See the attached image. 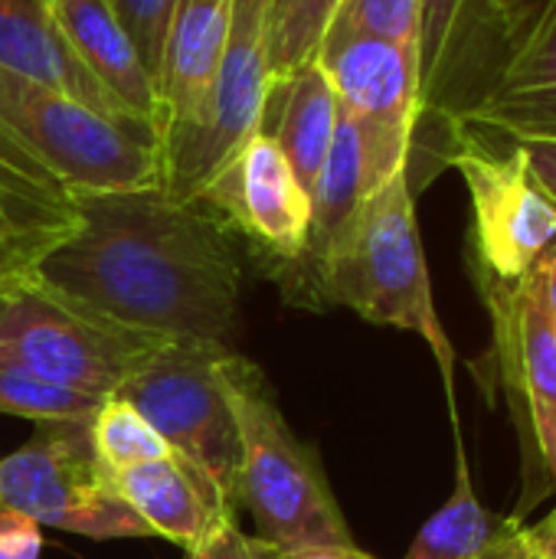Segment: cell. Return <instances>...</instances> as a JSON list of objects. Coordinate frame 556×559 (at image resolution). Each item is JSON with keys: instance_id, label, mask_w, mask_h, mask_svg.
<instances>
[{"instance_id": "d4e9b609", "label": "cell", "mask_w": 556, "mask_h": 559, "mask_svg": "<svg viewBox=\"0 0 556 559\" xmlns=\"http://www.w3.org/2000/svg\"><path fill=\"white\" fill-rule=\"evenodd\" d=\"M331 29L383 36L416 52L419 0H341Z\"/></svg>"}, {"instance_id": "3957f363", "label": "cell", "mask_w": 556, "mask_h": 559, "mask_svg": "<svg viewBox=\"0 0 556 559\" xmlns=\"http://www.w3.org/2000/svg\"><path fill=\"white\" fill-rule=\"evenodd\" d=\"M223 386L239 426V508L256 521V537L282 547H354L351 527L331 495L315 445L295 436L265 373L229 350Z\"/></svg>"}, {"instance_id": "9c48e42d", "label": "cell", "mask_w": 556, "mask_h": 559, "mask_svg": "<svg viewBox=\"0 0 556 559\" xmlns=\"http://www.w3.org/2000/svg\"><path fill=\"white\" fill-rule=\"evenodd\" d=\"M472 197L469 262L475 278L521 282L556 242V203L511 141L456 134L446 154Z\"/></svg>"}, {"instance_id": "8fae6325", "label": "cell", "mask_w": 556, "mask_h": 559, "mask_svg": "<svg viewBox=\"0 0 556 559\" xmlns=\"http://www.w3.org/2000/svg\"><path fill=\"white\" fill-rule=\"evenodd\" d=\"M315 62L328 75L341 111L357 124L377 180L387 183L410 170L419 121L416 52L383 36L328 29Z\"/></svg>"}, {"instance_id": "ba28073f", "label": "cell", "mask_w": 556, "mask_h": 559, "mask_svg": "<svg viewBox=\"0 0 556 559\" xmlns=\"http://www.w3.org/2000/svg\"><path fill=\"white\" fill-rule=\"evenodd\" d=\"M0 508L88 540H151L154 531L118 498L92 449L88 419L36 423V432L0 462Z\"/></svg>"}, {"instance_id": "836d02e7", "label": "cell", "mask_w": 556, "mask_h": 559, "mask_svg": "<svg viewBox=\"0 0 556 559\" xmlns=\"http://www.w3.org/2000/svg\"><path fill=\"white\" fill-rule=\"evenodd\" d=\"M551 521H554V540H556V511H554V514H551Z\"/></svg>"}, {"instance_id": "ac0fdd59", "label": "cell", "mask_w": 556, "mask_h": 559, "mask_svg": "<svg viewBox=\"0 0 556 559\" xmlns=\"http://www.w3.org/2000/svg\"><path fill=\"white\" fill-rule=\"evenodd\" d=\"M118 498L154 531L184 550H193L216 518H239L220 495L177 455L125 468L108 478Z\"/></svg>"}, {"instance_id": "6da1fadb", "label": "cell", "mask_w": 556, "mask_h": 559, "mask_svg": "<svg viewBox=\"0 0 556 559\" xmlns=\"http://www.w3.org/2000/svg\"><path fill=\"white\" fill-rule=\"evenodd\" d=\"M75 226L29 275L128 331L229 347L239 324L242 246L200 200L164 187L79 193Z\"/></svg>"}, {"instance_id": "d6a6232c", "label": "cell", "mask_w": 556, "mask_h": 559, "mask_svg": "<svg viewBox=\"0 0 556 559\" xmlns=\"http://www.w3.org/2000/svg\"><path fill=\"white\" fill-rule=\"evenodd\" d=\"M282 559H377L354 547H305V550H282Z\"/></svg>"}, {"instance_id": "f1b7e54d", "label": "cell", "mask_w": 556, "mask_h": 559, "mask_svg": "<svg viewBox=\"0 0 556 559\" xmlns=\"http://www.w3.org/2000/svg\"><path fill=\"white\" fill-rule=\"evenodd\" d=\"M43 527L10 508H0V559H39Z\"/></svg>"}, {"instance_id": "e0dca14e", "label": "cell", "mask_w": 556, "mask_h": 559, "mask_svg": "<svg viewBox=\"0 0 556 559\" xmlns=\"http://www.w3.org/2000/svg\"><path fill=\"white\" fill-rule=\"evenodd\" d=\"M0 69L59 88L95 111L138 121L125 115L118 102L75 59L56 23L52 0H0Z\"/></svg>"}, {"instance_id": "7402d4cb", "label": "cell", "mask_w": 556, "mask_h": 559, "mask_svg": "<svg viewBox=\"0 0 556 559\" xmlns=\"http://www.w3.org/2000/svg\"><path fill=\"white\" fill-rule=\"evenodd\" d=\"M338 10L341 0H269L272 82H285L292 72H298L318 56Z\"/></svg>"}, {"instance_id": "d6986e66", "label": "cell", "mask_w": 556, "mask_h": 559, "mask_svg": "<svg viewBox=\"0 0 556 559\" xmlns=\"http://www.w3.org/2000/svg\"><path fill=\"white\" fill-rule=\"evenodd\" d=\"M338 118L341 102L315 59L292 72L285 82L272 85L259 128L279 144L308 193L315 190L318 174L328 160Z\"/></svg>"}, {"instance_id": "4fadbf2b", "label": "cell", "mask_w": 556, "mask_h": 559, "mask_svg": "<svg viewBox=\"0 0 556 559\" xmlns=\"http://www.w3.org/2000/svg\"><path fill=\"white\" fill-rule=\"evenodd\" d=\"M492 314V364L528 442L544 472V495L556 491V328L537 301L528 275L521 282L475 278Z\"/></svg>"}, {"instance_id": "603a6c76", "label": "cell", "mask_w": 556, "mask_h": 559, "mask_svg": "<svg viewBox=\"0 0 556 559\" xmlns=\"http://www.w3.org/2000/svg\"><path fill=\"white\" fill-rule=\"evenodd\" d=\"M92 449L108 478L125 468L174 455L164 445V439L147 426V419L121 393H108L98 403L92 416Z\"/></svg>"}, {"instance_id": "ffe728a7", "label": "cell", "mask_w": 556, "mask_h": 559, "mask_svg": "<svg viewBox=\"0 0 556 559\" xmlns=\"http://www.w3.org/2000/svg\"><path fill=\"white\" fill-rule=\"evenodd\" d=\"M456 491L419 527L403 559H518L524 544L521 518L492 514L472 488L462 439H456Z\"/></svg>"}, {"instance_id": "7a4b0ae2", "label": "cell", "mask_w": 556, "mask_h": 559, "mask_svg": "<svg viewBox=\"0 0 556 559\" xmlns=\"http://www.w3.org/2000/svg\"><path fill=\"white\" fill-rule=\"evenodd\" d=\"M328 305H344L370 324L423 337L452 400L456 350L433 301L416 193L406 170L377 187L324 252L311 282V308Z\"/></svg>"}, {"instance_id": "4dcf8cb0", "label": "cell", "mask_w": 556, "mask_h": 559, "mask_svg": "<svg viewBox=\"0 0 556 559\" xmlns=\"http://www.w3.org/2000/svg\"><path fill=\"white\" fill-rule=\"evenodd\" d=\"M528 282H531V288H534L537 301L544 305V311H547L551 324L556 328V242L547 249V255L531 269Z\"/></svg>"}, {"instance_id": "f546056e", "label": "cell", "mask_w": 556, "mask_h": 559, "mask_svg": "<svg viewBox=\"0 0 556 559\" xmlns=\"http://www.w3.org/2000/svg\"><path fill=\"white\" fill-rule=\"evenodd\" d=\"M511 144L524 154L534 180L544 187V193L556 203V138H521V141H511Z\"/></svg>"}, {"instance_id": "cb8c5ba5", "label": "cell", "mask_w": 556, "mask_h": 559, "mask_svg": "<svg viewBox=\"0 0 556 559\" xmlns=\"http://www.w3.org/2000/svg\"><path fill=\"white\" fill-rule=\"evenodd\" d=\"M98 396L46 383L39 377H29L13 367H0V413L33 419V423H52V419H88L98 409Z\"/></svg>"}, {"instance_id": "30bf717a", "label": "cell", "mask_w": 556, "mask_h": 559, "mask_svg": "<svg viewBox=\"0 0 556 559\" xmlns=\"http://www.w3.org/2000/svg\"><path fill=\"white\" fill-rule=\"evenodd\" d=\"M269 0H236L229 39L200 118L164 141V190L197 200L220 167L259 131L272 95Z\"/></svg>"}, {"instance_id": "8992f818", "label": "cell", "mask_w": 556, "mask_h": 559, "mask_svg": "<svg viewBox=\"0 0 556 559\" xmlns=\"http://www.w3.org/2000/svg\"><path fill=\"white\" fill-rule=\"evenodd\" d=\"M216 344H164L118 390L164 439V445L190 465L223 504L239 511V426L223 386V357Z\"/></svg>"}, {"instance_id": "484cf974", "label": "cell", "mask_w": 556, "mask_h": 559, "mask_svg": "<svg viewBox=\"0 0 556 559\" xmlns=\"http://www.w3.org/2000/svg\"><path fill=\"white\" fill-rule=\"evenodd\" d=\"M108 7L115 10V16L125 26V33L131 36L144 69L157 82L174 0H108Z\"/></svg>"}, {"instance_id": "83f0119b", "label": "cell", "mask_w": 556, "mask_h": 559, "mask_svg": "<svg viewBox=\"0 0 556 559\" xmlns=\"http://www.w3.org/2000/svg\"><path fill=\"white\" fill-rule=\"evenodd\" d=\"M0 183L49 203H72V193L56 177H49L26 151H20L3 131H0Z\"/></svg>"}, {"instance_id": "52a82bcc", "label": "cell", "mask_w": 556, "mask_h": 559, "mask_svg": "<svg viewBox=\"0 0 556 559\" xmlns=\"http://www.w3.org/2000/svg\"><path fill=\"white\" fill-rule=\"evenodd\" d=\"M511 29V0H419L416 92L419 121L410 154V187L419 193L446 167L456 121L478 102Z\"/></svg>"}, {"instance_id": "7c38bea8", "label": "cell", "mask_w": 556, "mask_h": 559, "mask_svg": "<svg viewBox=\"0 0 556 559\" xmlns=\"http://www.w3.org/2000/svg\"><path fill=\"white\" fill-rule=\"evenodd\" d=\"M279 282L308 246L311 193L279 144L259 128L197 197Z\"/></svg>"}, {"instance_id": "44dd1931", "label": "cell", "mask_w": 556, "mask_h": 559, "mask_svg": "<svg viewBox=\"0 0 556 559\" xmlns=\"http://www.w3.org/2000/svg\"><path fill=\"white\" fill-rule=\"evenodd\" d=\"M75 226V203H49L0 183V278L33 262Z\"/></svg>"}, {"instance_id": "277c9868", "label": "cell", "mask_w": 556, "mask_h": 559, "mask_svg": "<svg viewBox=\"0 0 556 559\" xmlns=\"http://www.w3.org/2000/svg\"><path fill=\"white\" fill-rule=\"evenodd\" d=\"M0 131L72 197L164 183V134L0 69Z\"/></svg>"}, {"instance_id": "5b68a950", "label": "cell", "mask_w": 556, "mask_h": 559, "mask_svg": "<svg viewBox=\"0 0 556 559\" xmlns=\"http://www.w3.org/2000/svg\"><path fill=\"white\" fill-rule=\"evenodd\" d=\"M164 344L79 308L29 272L0 278V367L105 400Z\"/></svg>"}, {"instance_id": "9a60e30c", "label": "cell", "mask_w": 556, "mask_h": 559, "mask_svg": "<svg viewBox=\"0 0 556 559\" xmlns=\"http://www.w3.org/2000/svg\"><path fill=\"white\" fill-rule=\"evenodd\" d=\"M233 3L236 0H174L157 72L164 141L200 118L229 39Z\"/></svg>"}, {"instance_id": "5bb4252c", "label": "cell", "mask_w": 556, "mask_h": 559, "mask_svg": "<svg viewBox=\"0 0 556 559\" xmlns=\"http://www.w3.org/2000/svg\"><path fill=\"white\" fill-rule=\"evenodd\" d=\"M456 134L478 141L556 138V0H511L501 59L478 102L456 121Z\"/></svg>"}, {"instance_id": "1f68e13d", "label": "cell", "mask_w": 556, "mask_h": 559, "mask_svg": "<svg viewBox=\"0 0 556 559\" xmlns=\"http://www.w3.org/2000/svg\"><path fill=\"white\" fill-rule=\"evenodd\" d=\"M518 559H556V540H554V521H541L534 527H524V544Z\"/></svg>"}, {"instance_id": "4316f807", "label": "cell", "mask_w": 556, "mask_h": 559, "mask_svg": "<svg viewBox=\"0 0 556 559\" xmlns=\"http://www.w3.org/2000/svg\"><path fill=\"white\" fill-rule=\"evenodd\" d=\"M187 559H282V547L239 531V518H216Z\"/></svg>"}, {"instance_id": "2e32d148", "label": "cell", "mask_w": 556, "mask_h": 559, "mask_svg": "<svg viewBox=\"0 0 556 559\" xmlns=\"http://www.w3.org/2000/svg\"><path fill=\"white\" fill-rule=\"evenodd\" d=\"M52 13L75 59L118 102V108L164 134L157 82L144 69L108 0H52Z\"/></svg>"}]
</instances>
